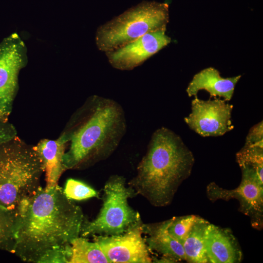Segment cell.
Returning a JSON list of instances; mask_svg holds the SVG:
<instances>
[{"label":"cell","mask_w":263,"mask_h":263,"mask_svg":"<svg viewBox=\"0 0 263 263\" xmlns=\"http://www.w3.org/2000/svg\"><path fill=\"white\" fill-rule=\"evenodd\" d=\"M84 219L81 208L63 188L40 186L17 209L13 253L27 262L65 263Z\"/></svg>","instance_id":"cell-1"},{"label":"cell","mask_w":263,"mask_h":263,"mask_svg":"<svg viewBox=\"0 0 263 263\" xmlns=\"http://www.w3.org/2000/svg\"><path fill=\"white\" fill-rule=\"evenodd\" d=\"M73 120L67 131L69 146L63 157L65 170L106 159L116 150L127 130L121 105L98 95L91 96Z\"/></svg>","instance_id":"cell-2"},{"label":"cell","mask_w":263,"mask_h":263,"mask_svg":"<svg viewBox=\"0 0 263 263\" xmlns=\"http://www.w3.org/2000/svg\"><path fill=\"white\" fill-rule=\"evenodd\" d=\"M194 163L192 152L180 136L167 128H160L152 133L128 186L152 206H167L191 174Z\"/></svg>","instance_id":"cell-3"},{"label":"cell","mask_w":263,"mask_h":263,"mask_svg":"<svg viewBox=\"0 0 263 263\" xmlns=\"http://www.w3.org/2000/svg\"><path fill=\"white\" fill-rule=\"evenodd\" d=\"M44 171L34 147L18 136L0 145V205L16 216L18 207L40 187Z\"/></svg>","instance_id":"cell-4"},{"label":"cell","mask_w":263,"mask_h":263,"mask_svg":"<svg viewBox=\"0 0 263 263\" xmlns=\"http://www.w3.org/2000/svg\"><path fill=\"white\" fill-rule=\"evenodd\" d=\"M169 21L168 4L143 1L100 25L96 32V45L106 54L147 33L166 28Z\"/></svg>","instance_id":"cell-5"},{"label":"cell","mask_w":263,"mask_h":263,"mask_svg":"<svg viewBox=\"0 0 263 263\" xmlns=\"http://www.w3.org/2000/svg\"><path fill=\"white\" fill-rule=\"evenodd\" d=\"M135 195L123 176L111 175L104 186L103 204L98 215L92 221L84 219L80 236L120 235L127 232L141 220L139 213L128 203Z\"/></svg>","instance_id":"cell-6"},{"label":"cell","mask_w":263,"mask_h":263,"mask_svg":"<svg viewBox=\"0 0 263 263\" xmlns=\"http://www.w3.org/2000/svg\"><path fill=\"white\" fill-rule=\"evenodd\" d=\"M242 180L238 188L227 190L220 188L215 183H210L207 192L210 200H227L237 199L240 204V210L251 218L252 225L257 227L262 225L263 210V183L252 167L242 165Z\"/></svg>","instance_id":"cell-7"},{"label":"cell","mask_w":263,"mask_h":263,"mask_svg":"<svg viewBox=\"0 0 263 263\" xmlns=\"http://www.w3.org/2000/svg\"><path fill=\"white\" fill-rule=\"evenodd\" d=\"M25 46L16 34L0 44V118L8 120L18 90V75L25 64Z\"/></svg>","instance_id":"cell-8"},{"label":"cell","mask_w":263,"mask_h":263,"mask_svg":"<svg viewBox=\"0 0 263 263\" xmlns=\"http://www.w3.org/2000/svg\"><path fill=\"white\" fill-rule=\"evenodd\" d=\"M195 96L191 102V112L184 118L191 130L208 137L223 135L234 128L231 119L232 105L220 99L204 100Z\"/></svg>","instance_id":"cell-9"},{"label":"cell","mask_w":263,"mask_h":263,"mask_svg":"<svg viewBox=\"0 0 263 263\" xmlns=\"http://www.w3.org/2000/svg\"><path fill=\"white\" fill-rule=\"evenodd\" d=\"M143 222L140 221L127 232L120 235L93 236L113 263H150V251L142 237Z\"/></svg>","instance_id":"cell-10"},{"label":"cell","mask_w":263,"mask_h":263,"mask_svg":"<svg viewBox=\"0 0 263 263\" xmlns=\"http://www.w3.org/2000/svg\"><path fill=\"white\" fill-rule=\"evenodd\" d=\"M166 28L150 32L112 52L106 53L110 64L122 71L133 69L168 45L170 38Z\"/></svg>","instance_id":"cell-11"},{"label":"cell","mask_w":263,"mask_h":263,"mask_svg":"<svg viewBox=\"0 0 263 263\" xmlns=\"http://www.w3.org/2000/svg\"><path fill=\"white\" fill-rule=\"evenodd\" d=\"M205 247L208 263H237L242 253L230 230L209 223L205 233Z\"/></svg>","instance_id":"cell-12"},{"label":"cell","mask_w":263,"mask_h":263,"mask_svg":"<svg viewBox=\"0 0 263 263\" xmlns=\"http://www.w3.org/2000/svg\"><path fill=\"white\" fill-rule=\"evenodd\" d=\"M169 219L162 222L143 224V232L150 252L154 251L161 255L160 259H153L158 263H175L186 261L183 245L172 237L167 228Z\"/></svg>","instance_id":"cell-13"},{"label":"cell","mask_w":263,"mask_h":263,"mask_svg":"<svg viewBox=\"0 0 263 263\" xmlns=\"http://www.w3.org/2000/svg\"><path fill=\"white\" fill-rule=\"evenodd\" d=\"M69 139L67 132L55 140H41L34 148L39 156L45 172L46 189L56 186L62 172L65 170L63 157Z\"/></svg>","instance_id":"cell-14"},{"label":"cell","mask_w":263,"mask_h":263,"mask_svg":"<svg viewBox=\"0 0 263 263\" xmlns=\"http://www.w3.org/2000/svg\"><path fill=\"white\" fill-rule=\"evenodd\" d=\"M241 77L223 78L220 72L213 67L203 69L193 76L186 91L189 97L196 96L201 90L208 92L210 96L223 97L225 101L231 100L235 87Z\"/></svg>","instance_id":"cell-15"},{"label":"cell","mask_w":263,"mask_h":263,"mask_svg":"<svg viewBox=\"0 0 263 263\" xmlns=\"http://www.w3.org/2000/svg\"><path fill=\"white\" fill-rule=\"evenodd\" d=\"M209 223L199 217L183 244L186 261L188 262L208 263L205 247V233Z\"/></svg>","instance_id":"cell-16"},{"label":"cell","mask_w":263,"mask_h":263,"mask_svg":"<svg viewBox=\"0 0 263 263\" xmlns=\"http://www.w3.org/2000/svg\"><path fill=\"white\" fill-rule=\"evenodd\" d=\"M69 263H110L99 245L95 242L79 236L71 243Z\"/></svg>","instance_id":"cell-17"},{"label":"cell","mask_w":263,"mask_h":263,"mask_svg":"<svg viewBox=\"0 0 263 263\" xmlns=\"http://www.w3.org/2000/svg\"><path fill=\"white\" fill-rule=\"evenodd\" d=\"M14 213L0 205V249L14 253L15 247Z\"/></svg>","instance_id":"cell-18"},{"label":"cell","mask_w":263,"mask_h":263,"mask_svg":"<svg viewBox=\"0 0 263 263\" xmlns=\"http://www.w3.org/2000/svg\"><path fill=\"white\" fill-rule=\"evenodd\" d=\"M239 166L246 165L253 168L263 180V146L245 145L236 154Z\"/></svg>","instance_id":"cell-19"},{"label":"cell","mask_w":263,"mask_h":263,"mask_svg":"<svg viewBox=\"0 0 263 263\" xmlns=\"http://www.w3.org/2000/svg\"><path fill=\"white\" fill-rule=\"evenodd\" d=\"M199 216L190 215L169 219L167 228L170 235L183 245L192 226Z\"/></svg>","instance_id":"cell-20"},{"label":"cell","mask_w":263,"mask_h":263,"mask_svg":"<svg viewBox=\"0 0 263 263\" xmlns=\"http://www.w3.org/2000/svg\"><path fill=\"white\" fill-rule=\"evenodd\" d=\"M64 193L72 200H82L93 197H98V193L94 188L78 180L69 179L67 180Z\"/></svg>","instance_id":"cell-21"},{"label":"cell","mask_w":263,"mask_h":263,"mask_svg":"<svg viewBox=\"0 0 263 263\" xmlns=\"http://www.w3.org/2000/svg\"><path fill=\"white\" fill-rule=\"evenodd\" d=\"M244 145L263 146V121L250 129L246 137Z\"/></svg>","instance_id":"cell-22"},{"label":"cell","mask_w":263,"mask_h":263,"mask_svg":"<svg viewBox=\"0 0 263 263\" xmlns=\"http://www.w3.org/2000/svg\"><path fill=\"white\" fill-rule=\"evenodd\" d=\"M17 136L15 127L8 121L0 118V145L6 143Z\"/></svg>","instance_id":"cell-23"}]
</instances>
